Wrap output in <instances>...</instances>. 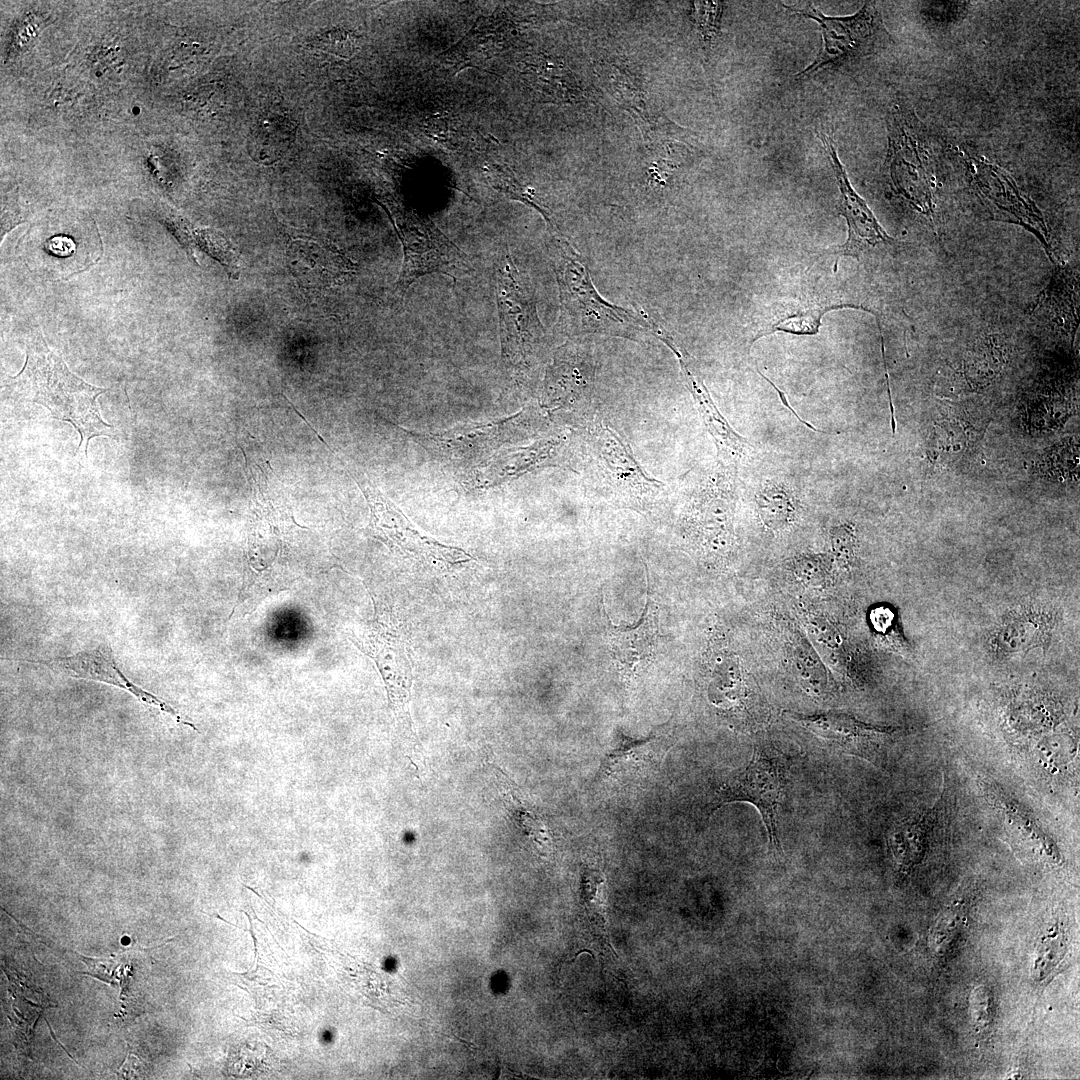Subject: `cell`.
Here are the masks:
<instances>
[{"label":"cell","mask_w":1080,"mask_h":1080,"mask_svg":"<svg viewBox=\"0 0 1080 1080\" xmlns=\"http://www.w3.org/2000/svg\"><path fill=\"white\" fill-rule=\"evenodd\" d=\"M45 248L55 256L67 257L73 254L76 250V245L70 237L60 235L47 240Z\"/></svg>","instance_id":"35"},{"label":"cell","mask_w":1080,"mask_h":1080,"mask_svg":"<svg viewBox=\"0 0 1080 1080\" xmlns=\"http://www.w3.org/2000/svg\"><path fill=\"white\" fill-rule=\"evenodd\" d=\"M672 744V737L664 733L633 738L617 731L601 760L595 781L627 784L647 778L659 770Z\"/></svg>","instance_id":"17"},{"label":"cell","mask_w":1080,"mask_h":1080,"mask_svg":"<svg viewBox=\"0 0 1080 1080\" xmlns=\"http://www.w3.org/2000/svg\"><path fill=\"white\" fill-rule=\"evenodd\" d=\"M541 421L536 410L526 408L504 419L467 424L439 433L400 428L437 460L463 467L485 459L506 443L532 436Z\"/></svg>","instance_id":"9"},{"label":"cell","mask_w":1080,"mask_h":1080,"mask_svg":"<svg viewBox=\"0 0 1080 1080\" xmlns=\"http://www.w3.org/2000/svg\"><path fill=\"white\" fill-rule=\"evenodd\" d=\"M19 661L44 665L70 677L99 681L119 687L134 695L139 701L158 708L172 716L178 723L190 726L197 731V728L192 723L183 720L172 706L129 680L115 661L110 646L106 644H100L93 650L82 651L68 657L45 660L20 659Z\"/></svg>","instance_id":"18"},{"label":"cell","mask_w":1080,"mask_h":1080,"mask_svg":"<svg viewBox=\"0 0 1080 1080\" xmlns=\"http://www.w3.org/2000/svg\"><path fill=\"white\" fill-rule=\"evenodd\" d=\"M295 136L296 125L289 116L268 112L259 118L250 133L249 154L258 163L272 164L286 154Z\"/></svg>","instance_id":"27"},{"label":"cell","mask_w":1080,"mask_h":1080,"mask_svg":"<svg viewBox=\"0 0 1080 1080\" xmlns=\"http://www.w3.org/2000/svg\"><path fill=\"white\" fill-rule=\"evenodd\" d=\"M317 48L341 58H351L359 49V38L344 28H333L315 37Z\"/></svg>","instance_id":"31"},{"label":"cell","mask_w":1080,"mask_h":1080,"mask_svg":"<svg viewBox=\"0 0 1080 1080\" xmlns=\"http://www.w3.org/2000/svg\"><path fill=\"white\" fill-rule=\"evenodd\" d=\"M496 303L502 360L511 371H527L546 345V332L531 283L509 254L496 270Z\"/></svg>","instance_id":"6"},{"label":"cell","mask_w":1080,"mask_h":1080,"mask_svg":"<svg viewBox=\"0 0 1080 1080\" xmlns=\"http://www.w3.org/2000/svg\"><path fill=\"white\" fill-rule=\"evenodd\" d=\"M816 134L833 170L839 190V213L845 218L848 228L846 241L834 253L838 256H851L858 259L860 254L869 247L895 242V239L889 236L880 225L864 199L852 187L839 159L833 138L823 129H817Z\"/></svg>","instance_id":"15"},{"label":"cell","mask_w":1080,"mask_h":1080,"mask_svg":"<svg viewBox=\"0 0 1080 1080\" xmlns=\"http://www.w3.org/2000/svg\"><path fill=\"white\" fill-rule=\"evenodd\" d=\"M789 719L834 745L842 753L866 760L876 767L886 763V750L895 733L893 727L875 726L851 715L824 712L811 715L785 713Z\"/></svg>","instance_id":"13"},{"label":"cell","mask_w":1080,"mask_h":1080,"mask_svg":"<svg viewBox=\"0 0 1080 1080\" xmlns=\"http://www.w3.org/2000/svg\"><path fill=\"white\" fill-rule=\"evenodd\" d=\"M556 275L560 314L556 327L570 338L605 335L637 340L651 332L655 322L646 315L617 307L595 289L583 258L556 231L547 244Z\"/></svg>","instance_id":"2"},{"label":"cell","mask_w":1080,"mask_h":1080,"mask_svg":"<svg viewBox=\"0 0 1080 1080\" xmlns=\"http://www.w3.org/2000/svg\"><path fill=\"white\" fill-rule=\"evenodd\" d=\"M756 504L763 524L775 532L788 527L799 509L794 490L780 482L764 485L756 495Z\"/></svg>","instance_id":"29"},{"label":"cell","mask_w":1080,"mask_h":1080,"mask_svg":"<svg viewBox=\"0 0 1080 1080\" xmlns=\"http://www.w3.org/2000/svg\"><path fill=\"white\" fill-rule=\"evenodd\" d=\"M370 509L373 536L396 555L439 573L453 572L475 560L465 550L421 532L393 502L369 482L357 481Z\"/></svg>","instance_id":"8"},{"label":"cell","mask_w":1080,"mask_h":1080,"mask_svg":"<svg viewBox=\"0 0 1080 1080\" xmlns=\"http://www.w3.org/2000/svg\"><path fill=\"white\" fill-rule=\"evenodd\" d=\"M919 131L920 123L912 107L903 101L893 103L887 114L885 164L893 190L916 210L931 216L932 190Z\"/></svg>","instance_id":"11"},{"label":"cell","mask_w":1080,"mask_h":1080,"mask_svg":"<svg viewBox=\"0 0 1080 1080\" xmlns=\"http://www.w3.org/2000/svg\"><path fill=\"white\" fill-rule=\"evenodd\" d=\"M292 273L308 286H328L343 281L353 270V263L330 244L297 241L288 248Z\"/></svg>","instance_id":"20"},{"label":"cell","mask_w":1080,"mask_h":1080,"mask_svg":"<svg viewBox=\"0 0 1080 1080\" xmlns=\"http://www.w3.org/2000/svg\"><path fill=\"white\" fill-rule=\"evenodd\" d=\"M1051 932L1043 937L1035 954L1032 974L1038 981L1050 974L1065 951L1062 931L1056 928Z\"/></svg>","instance_id":"30"},{"label":"cell","mask_w":1080,"mask_h":1080,"mask_svg":"<svg viewBox=\"0 0 1080 1080\" xmlns=\"http://www.w3.org/2000/svg\"><path fill=\"white\" fill-rule=\"evenodd\" d=\"M790 762L785 754L770 746H757L748 765L732 773L715 791L709 803V815L720 807L733 802H748L760 812L769 843L781 853L777 833V812L784 789Z\"/></svg>","instance_id":"10"},{"label":"cell","mask_w":1080,"mask_h":1080,"mask_svg":"<svg viewBox=\"0 0 1080 1080\" xmlns=\"http://www.w3.org/2000/svg\"><path fill=\"white\" fill-rule=\"evenodd\" d=\"M166 224L194 261V248H198L218 260L230 275L237 278L238 254L221 233L195 228L184 219L172 215L166 218Z\"/></svg>","instance_id":"28"},{"label":"cell","mask_w":1080,"mask_h":1080,"mask_svg":"<svg viewBox=\"0 0 1080 1080\" xmlns=\"http://www.w3.org/2000/svg\"><path fill=\"white\" fill-rule=\"evenodd\" d=\"M348 637L375 663L396 720L413 745L419 746L409 711L412 663L408 643L398 620L390 611L376 607L374 619L353 629Z\"/></svg>","instance_id":"7"},{"label":"cell","mask_w":1080,"mask_h":1080,"mask_svg":"<svg viewBox=\"0 0 1080 1080\" xmlns=\"http://www.w3.org/2000/svg\"><path fill=\"white\" fill-rule=\"evenodd\" d=\"M488 762L496 776L506 811L517 829L539 850H550L553 845V833L537 806L524 795L518 785L499 766L491 761Z\"/></svg>","instance_id":"23"},{"label":"cell","mask_w":1080,"mask_h":1080,"mask_svg":"<svg viewBox=\"0 0 1080 1080\" xmlns=\"http://www.w3.org/2000/svg\"><path fill=\"white\" fill-rule=\"evenodd\" d=\"M694 19L705 40H712L718 29L722 14L721 2H694Z\"/></svg>","instance_id":"33"},{"label":"cell","mask_w":1080,"mask_h":1080,"mask_svg":"<svg viewBox=\"0 0 1080 1080\" xmlns=\"http://www.w3.org/2000/svg\"><path fill=\"white\" fill-rule=\"evenodd\" d=\"M831 547L834 558L840 567H849L855 557L856 535L851 524L835 526L830 531Z\"/></svg>","instance_id":"32"},{"label":"cell","mask_w":1080,"mask_h":1080,"mask_svg":"<svg viewBox=\"0 0 1080 1080\" xmlns=\"http://www.w3.org/2000/svg\"><path fill=\"white\" fill-rule=\"evenodd\" d=\"M254 492L247 531L246 567L243 583L229 619L253 612L267 597L287 590L295 581L288 563V535L298 526L285 505H272V498Z\"/></svg>","instance_id":"3"},{"label":"cell","mask_w":1080,"mask_h":1080,"mask_svg":"<svg viewBox=\"0 0 1080 1080\" xmlns=\"http://www.w3.org/2000/svg\"><path fill=\"white\" fill-rule=\"evenodd\" d=\"M841 308L859 309L860 306L829 303L811 297L776 302L760 322L752 343L777 331L795 335L817 334L824 314Z\"/></svg>","instance_id":"21"},{"label":"cell","mask_w":1080,"mask_h":1080,"mask_svg":"<svg viewBox=\"0 0 1080 1080\" xmlns=\"http://www.w3.org/2000/svg\"><path fill=\"white\" fill-rule=\"evenodd\" d=\"M939 808L933 807L898 822L888 835V844L897 863L908 870L924 856L937 822Z\"/></svg>","instance_id":"25"},{"label":"cell","mask_w":1080,"mask_h":1080,"mask_svg":"<svg viewBox=\"0 0 1080 1080\" xmlns=\"http://www.w3.org/2000/svg\"><path fill=\"white\" fill-rule=\"evenodd\" d=\"M974 185L979 194L989 199L999 209L1007 211L1022 224L1028 223L1034 228L1036 223L1043 228L1040 213L1033 204L1024 199L1014 182L998 167L979 159H970Z\"/></svg>","instance_id":"22"},{"label":"cell","mask_w":1080,"mask_h":1080,"mask_svg":"<svg viewBox=\"0 0 1080 1080\" xmlns=\"http://www.w3.org/2000/svg\"><path fill=\"white\" fill-rule=\"evenodd\" d=\"M579 436L586 469L609 500L647 511L666 496V485L644 471L614 429L599 420H584Z\"/></svg>","instance_id":"4"},{"label":"cell","mask_w":1080,"mask_h":1080,"mask_svg":"<svg viewBox=\"0 0 1080 1080\" xmlns=\"http://www.w3.org/2000/svg\"><path fill=\"white\" fill-rule=\"evenodd\" d=\"M396 230L404 254L395 286L400 297L425 274L442 273L456 280L474 271L466 254L431 224L413 219L398 223Z\"/></svg>","instance_id":"12"},{"label":"cell","mask_w":1080,"mask_h":1080,"mask_svg":"<svg viewBox=\"0 0 1080 1080\" xmlns=\"http://www.w3.org/2000/svg\"><path fill=\"white\" fill-rule=\"evenodd\" d=\"M659 338L675 354L686 387L691 393L707 432L713 439L720 464L732 469L753 452L750 442L737 433L718 410L701 376L692 366L687 354L661 327L655 331Z\"/></svg>","instance_id":"16"},{"label":"cell","mask_w":1080,"mask_h":1080,"mask_svg":"<svg viewBox=\"0 0 1080 1080\" xmlns=\"http://www.w3.org/2000/svg\"><path fill=\"white\" fill-rule=\"evenodd\" d=\"M592 382V366L579 348L560 347L544 379L542 405L545 408H575L587 397Z\"/></svg>","instance_id":"19"},{"label":"cell","mask_w":1080,"mask_h":1080,"mask_svg":"<svg viewBox=\"0 0 1080 1080\" xmlns=\"http://www.w3.org/2000/svg\"><path fill=\"white\" fill-rule=\"evenodd\" d=\"M990 797L995 809H998L1012 836L1036 849L1052 862L1058 863L1061 856L1051 837L1040 827L1030 813L997 787H989Z\"/></svg>","instance_id":"26"},{"label":"cell","mask_w":1080,"mask_h":1080,"mask_svg":"<svg viewBox=\"0 0 1080 1080\" xmlns=\"http://www.w3.org/2000/svg\"><path fill=\"white\" fill-rule=\"evenodd\" d=\"M970 1016L974 1026L986 1029L992 1020V995L984 985L976 986L970 995Z\"/></svg>","instance_id":"34"},{"label":"cell","mask_w":1080,"mask_h":1080,"mask_svg":"<svg viewBox=\"0 0 1080 1080\" xmlns=\"http://www.w3.org/2000/svg\"><path fill=\"white\" fill-rule=\"evenodd\" d=\"M571 454L566 436H549L528 446L502 450L477 466L466 484L473 489L492 488L529 472L567 465Z\"/></svg>","instance_id":"14"},{"label":"cell","mask_w":1080,"mask_h":1080,"mask_svg":"<svg viewBox=\"0 0 1080 1080\" xmlns=\"http://www.w3.org/2000/svg\"><path fill=\"white\" fill-rule=\"evenodd\" d=\"M791 13L819 24L822 44L813 61L793 75L804 80L828 68H840L873 56L893 41L875 2H866L855 14L827 16L809 4L805 8L782 5Z\"/></svg>","instance_id":"5"},{"label":"cell","mask_w":1080,"mask_h":1080,"mask_svg":"<svg viewBox=\"0 0 1080 1080\" xmlns=\"http://www.w3.org/2000/svg\"><path fill=\"white\" fill-rule=\"evenodd\" d=\"M658 610L647 605L641 623L633 629H610L609 642L616 661L625 671L635 672L652 657L658 630Z\"/></svg>","instance_id":"24"},{"label":"cell","mask_w":1080,"mask_h":1080,"mask_svg":"<svg viewBox=\"0 0 1080 1080\" xmlns=\"http://www.w3.org/2000/svg\"><path fill=\"white\" fill-rule=\"evenodd\" d=\"M25 364L5 381L11 396L44 406L51 415L71 423L80 434L79 450L86 457L89 440L116 437V429L101 417L97 398L107 389L96 387L72 373L62 357L49 348L40 329L30 331Z\"/></svg>","instance_id":"1"}]
</instances>
